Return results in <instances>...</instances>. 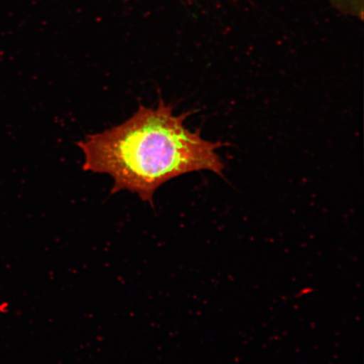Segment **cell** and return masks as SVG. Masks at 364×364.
I'll return each instance as SVG.
<instances>
[{
	"label": "cell",
	"mask_w": 364,
	"mask_h": 364,
	"mask_svg": "<svg viewBox=\"0 0 364 364\" xmlns=\"http://www.w3.org/2000/svg\"><path fill=\"white\" fill-rule=\"evenodd\" d=\"M191 114L176 115L163 99L156 108L141 105L122 124L77 143L84 154L82 168L110 176L112 194L127 191L153 208L156 191L176 177L201 171L222 176L225 166L217 151L225 144L186 129Z\"/></svg>",
	"instance_id": "6da1fadb"
},
{
	"label": "cell",
	"mask_w": 364,
	"mask_h": 364,
	"mask_svg": "<svg viewBox=\"0 0 364 364\" xmlns=\"http://www.w3.org/2000/svg\"><path fill=\"white\" fill-rule=\"evenodd\" d=\"M331 6L344 16L363 21L364 0H328Z\"/></svg>",
	"instance_id": "7a4b0ae2"
},
{
	"label": "cell",
	"mask_w": 364,
	"mask_h": 364,
	"mask_svg": "<svg viewBox=\"0 0 364 364\" xmlns=\"http://www.w3.org/2000/svg\"><path fill=\"white\" fill-rule=\"evenodd\" d=\"M125 1H129V0H125Z\"/></svg>",
	"instance_id": "3957f363"
}]
</instances>
